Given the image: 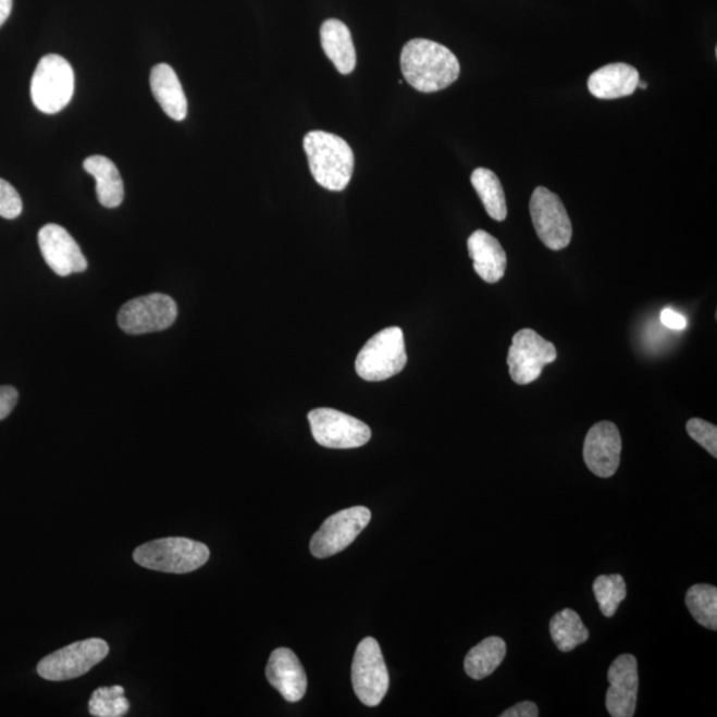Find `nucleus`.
Masks as SVG:
<instances>
[{"instance_id": "1", "label": "nucleus", "mask_w": 717, "mask_h": 717, "mask_svg": "<svg viewBox=\"0 0 717 717\" xmlns=\"http://www.w3.org/2000/svg\"><path fill=\"white\" fill-rule=\"evenodd\" d=\"M404 79L423 94L448 88L460 76V63L449 48L428 39H412L403 47Z\"/></svg>"}, {"instance_id": "2", "label": "nucleus", "mask_w": 717, "mask_h": 717, "mask_svg": "<svg viewBox=\"0 0 717 717\" xmlns=\"http://www.w3.org/2000/svg\"><path fill=\"white\" fill-rule=\"evenodd\" d=\"M312 177L322 188L345 190L353 178L355 158L342 137L323 131L309 132L304 138Z\"/></svg>"}, {"instance_id": "3", "label": "nucleus", "mask_w": 717, "mask_h": 717, "mask_svg": "<svg viewBox=\"0 0 717 717\" xmlns=\"http://www.w3.org/2000/svg\"><path fill=\"white\" fill-rule=\"evenodd\" d=\"M210 551L201 542L188 539H161L138 546L134 553L136 564L150 570L185 574L208 563Z\"/></svg>"}, {"instance_id": "4", "label": "nucleus", "mask_w": 717, "mask_h": 717, "mask_svg": "<svg viewBox=\"0 0 717 717\" xmlns=\"http://www.w3.org/2000/svg\"><path fill=\"white\" fill-rule=\"evenodd\" d=\"M406 343L400 327H387L373 335L361 348L355 370L367 382H383L407 366Z\"/></svg>"}, {"instance_id": "5", "label": "nucleus", "mask_w": 717, "mask_h": 717, "mask_svg": "<svg viewBox=\"0 0 717 717\" xmlns=\"http://www.w3.org/2000/svg\"><path fill=\"white\" fill-rule=\"evenodd\" d=\"M75 89V74L62 57L46 55L40 59L32 81V99L40 112L53 114L70 104Z\"/></svg>"}, {"instance_id": "6", "label": "nucleus", "mask_w": 717, "mask_h": 717, "mask_svg": "<svg viewBox=\"0 0 717 717\" xmlns=\"http://www.w3.org/2000/svg\"><path fill=\"white\" fill-rule=\"evenodd\" d=\"M110 653V646L99 638L70 644L41 659L38 673L51 682H62L82 677L92 670Z\"/></svg>"}, {"instance_id": "7", "label": "nucleus", "mask_w": 717, "mask_h": 717, "mask_svg": "<svg viewBox=\"0 0 717 717\" xmlns=\"http://www.w3.org/2000/svg\"><path fill=\"white\" fill-rule=\"evenodd\" d=\"M355 694L364 706L376 707L382 703L390 687V675L376 639L364 638L359 643L353 662Z\"/></svg>"}, {"instance_id": "8", "label": "nucleus", "mask_w": 717, "mask_h": 717, "mask_svg": "<svg viewBox=\"0 0 717 717\" xmlns=\"http://www.w3.org/2000/svg\"><path fill=\"white\" fill-rule=\"evenodd\" d=\"M312 436L322 447L353 449L370 442V427L357 418L331 408L312 409L309 413Z\"/></svg>"}, {"instance_id": "9", "label": "nucleus", "mask_w": 717, "mask_h": 717, "mask_svg": "<svg viewBox=\"0 0 717 717\" xmlns=\"http://www.w3.org/2000/svg\"><path fill=\"white\" fill-rule=\"evenodd\" d=\"M177 305L165 294H149L126 302L119 312L120 329L126 334L141 335L164 331L176 322Z\"/></svg>"}, {"instance_id": "10", "label": "nucleus", "mask_w": 717, "mask_h": 717, "mask_svg": "<svg viewBox=\"0 0 717 717\" xmlns=\"http://www.w3.org/2000/svg\"><path fill=\"white\" fill-rule=\"evenodd\" d=\"M557 359V349L532 329L518 331L509 347L508 366L511 381L527 385L537 381L546 364Z\"/></svg>"}, {"instance_id": "11", "label": "nucleus", "mask_w": 717, "mask_h": 717, "mask_svg": "<svg viewBox=\"0 0 717 717\" xmlns=\"http://www.w3.org/2000/svg\"><path fill=\"white\" fill-rule=\"evenodd\" d=\"M530 215L541 243L551 250H564L571 243L572 226L565 205L557 195L539 186L530 198Z\"/></svg>"}, {"instance_id": "12", "label": "nucleus", "mask_w": 717, "mask_h": 717, "mask_svg": "<svg viewBox=\"0 0 717 717\" xmlns=\"http://www.w3.org/2000/svg\"><path fill=\"white\" fill-rule=\"evenodd\" d=\"M371 511L364 506L337 511L323 522L311 540L310 551L317 558L335 556L353 544L369 526Z\"/></svg>"}, {"instance_id": "13", "label": "nucleus", "mask_w": 717, "mask_h": 717, "mask_svg": "<svg viewBox=\"0 0 717 717\" xmlns=\"http://www.w3.org/2000/svg\"><path fill=\"white\" fill-rule=\"evenodd\" d=\"M622 452V437L611 421H601L588 432L583 443V460L588 468L601 479H610L617 473Z\"/></svg>"}, {"instance_id": "14", "label": "nucleus", "mask_w": 717, "mask_h": 717, "mask_svg": "<svg viewBox=\"0 0 717 717\" xmlns=\"http://www.w3.org/2000/svg\"><path fill=\"white\" fill-rule=\"evenodd\" d=\"M38 240L41 256L53 273L69 276L87 270L88 262L81 246L64 227L48 224L40 228Z\"/></svg>"}, {"instance_id": "15", "label": "nucleus", "mask_w": 717, "mask_h": 717, "mask_svg": "<svg viewBox=\"0 0 717 717\" xmlns=\"http://www.w3.org/2000/svg\"><path fill=\"white\" fill-rule=\"evenodd\" d=\"M608 691L606 707L613 717H632L635 715L639 675L634 655L623 654L614 660L608 670Z\"/></svg>"}, {"instance_id": "16", "label": "nucleus", "mask_w": 717, "mask_h": 717, "mask_svg": "<svg viewBox=\"0 0 717 717\" xmlns=\"http://www.w3.org/2000/svg\"><path fill=\"white\" fill-rule=\"evenodd\" d=\"M269 683L286 702H299L306 695L307 677L298 656L290 648H276L267 667Z\"/></svg>"}, {"instance_id": "17", "label": "nucleus", "mask_w": 717, "mask_h": 717, "mask_svg": "<svg viewBox=\"0 0 717 717\" xmlns=\"http://www.w3.org/2000/svg\"><path fill=\"white\" fill-rule=\"evenodd\" d=\"M468 252L481 280L493 285L504 279L508 258L502 244L492 234L475 231L468 238Z\"/></svg>"}, {"instance_id": "18", "label": "nucleus", "mask_w": 717, "mask_h": 717, "mask_svg": "<svg viewBox=\"0 0 717 717\" xmlns=\"http://www.w3.org/2000/svg\"><path fill=\"white\" fill-rule=\"evenodd\" d=\"M639 72L625 63L608 64L589 77L590 94L601 100L628 98L638 88Z\"/></svg>"}, {"instance_id": "19", "label": "nucleus", "mask_w": 717, "mask_h": 717, "mask_svg": "<svg viewBox=\"0 0 717 717\" xmlns=\"http://www.w3.org/2000/svg\"><path fill=\"white\" fill-rule=\"evenodd\" d=\"M150 88L154 99L169 118L183 122L188 116V100L171 65L165 63L154 65L150 72Z\"/></svg>"}, {"instance_id": "20", "label": "nucleus", "mask_w": 717, "mask_h": 717, "mask_svg": "<svg viewBox=\"0 0 717 717\" xmlns=\"http://www.w3.org/2000/svg\"><path fill=\"white\" fill-rule=\"evenodd\" d=\"M321 44L325 55L342 75H349L357 65V51L351 33L345 23L329 20L321 27Z\"/></svg>"}, {"instance_id": "21", "label": "nucleus", "mask_w": 717, "mask_h": 717, "mask_svg": "<svg viewBox=\"0 0 717 717\" xmlns=\"http://www.w3.org/2000/svg\"><path fill=\"white\" fill-rule=\"evenodd\" d=\"M83 166L96 180V193L102 207H120L124 200V183L116 165L104 156H90Z\"/></svg>"}, {"instance_id": "22", "label": "nucleus", "mask_w": 717, "mask_h": 717, "mask_svg": "<svg viewBox=\"0 0 717 717\" xmlns=\"http://www.w3.org/2000/svg\"><path fill=\"white\" fill-rule=\"evenodd\" d=\"M506 656V643L498 636H490L469 651L463 668L469 678L482 680L497 670Z\"/></svg>"}, {"instance_id": "23", "label": "nucleus", "mask_w": 717, "mask_h": 717, "mask_svg": "<svg viewBox=\"0 0 717 717\" xmlns=\"http://www.w3.org/2000/svg\"><path fill=\"white\" fill-rule=\"evenodd\" d=\"M471 183L478 191L486 213L494 221L503 222L508 215L505 191L498 177L490 169L478 168L472 173Z\"/></svg>"}, {"instance_id": "24", "label": "nucleus", "mask_w": 717, "mask_h": 717, "mask_svg": "<svg viewBox=\"0 0 717 717\" xmlns=\"http://www.w3.org/2000/svg\"><path fill=\"white\" fill-rule=\"evenodd\" d=\"M551 635L558 650L570 653L589 641V630L582 619L571 608H565L551 620Z\"/></svg>"}, {"instance_id": "25", "label": "nucleus", "mask_w": 717, "mask_h": 717, "mask_svg": "<svg viewBox=\"0 0 717 717\" xmlns=\"http://www.w3.org/2000/svg\"><path fill=\"white\" fill-rule=\"evenodd\" d=\"M685 605L699 625L717 630V589L713 584L699 583L690 588Z\"/></svg>"}, {"instance_id": "26", "label": "nucleus", "mask_w": 717, "mask_h": 717, "mask_svg": "<svg viewBox=\"0 0 717 717\" xmlns=\"http://www.w3.org/2000/svg\"><path fill=\"white\" fill-rule=\"evenodd\" d=\"M595 599L606 618L616 616L620 602L628 596V588L622 576H599L593 583Z\"/></svg>"}, {"instance_id": "27", "label": "nucleus", "mask_w": 717, "mask_h": 717, "mask_svg": "<svg viewBox=\"0 0 717 717\" xmlns=\"http://www.w3.org/2000/svg\"><path fill=\"white\" fill-rule=\"evenodd\" d=\"M89 713L96 717H122L128 713L131 704L124 696L122 685L102 687L90 697Z\"/></svg>"}, {"instance_id": "28", "label": "nucleus", "mask_w": 717, "mask_h": 717, "mask_svg": "<svg viewBox=\"0 0 717 717\" xmlns=\"http://www.w3.org/2000/svg\"><path fill=\"white\" fill-rule=\"evenodd\" d=\"M687 432L699 445L717 457V427L702 419H691L687 423Z\"/></svg>"}, {"instance_id": "29", "label": "nucleus", "mask_w": 717, "mask_h": 717, "mask_svg": "<svg viewBox=\"0 0 717 717\" xmlns=\"http://www.w3.org/2000/svg\"><path fill=\"white\" fill-rule=\"evenodd\" d=\"M22 210L20 193L8 181L0 178V217L5 220H14L21 215Z\"/></svg>"}, {"instance_id": "30", "label": "nucleus", "mask_w": 717, "mask_h": 717, "mask_svg": "<svg viewBox=\"0 0 717 717\" xmlns=\"http://www.w3.org/2000/svg\"><path fill=\"white\" fill-rule=\"evenodd\" d=\"M17 391L10 385L0 387V420H4L15 408L17 403Z\"/></svg>"}, {"instance_id": "31", "label": "nucleus", "mask_w": 717, "mask_h": 717, "mask_svg": "<svg viewBox=\"0 0 717 717\" xmlns=\"http://www.w3.org/2000/svg\"><path fill=\"white\" fill-rule=\"evenodd\" d=\"M539 715V707L533 702H522L516 704L515 707L506 709L502 714V717H537Z\"/></svg>"}, {"instance_id": "32", "label": "nucleus", "mask_w": 717, "mask_h": 717, "mask_svg": "<svg viewBox=\"0 0 717 717\" xmlns=\"http://www.w3.org/2000/svg\"><path fill=\"white\" fill-rule=\"evenodd\" d=\"M660 322L665 327L671 330H684L687 327L685 318L672 309H665L660 312Z\"/></svg>"}, {"instance_id": "33", "label": "nucleus", "mask_w": 717, "mask_h": 717, "mask_svg": "<svg viewBox=\"0 0 717 717\" xmlns=\"http://www.w3.org/2000/svg\"><path fill=\"white\" fill-rule=\"evenodd\" d=\"M12 10V0H0V27L9 20Z\"/></svg>"}, {"instance_id": "34", "label": "nucleus", "mask_w": 717, "mask_h": 717, "mask_svg": "<svg viewBox=\"0 0 717 717\" xmlns=\"http://www.w3.org/2000/svg\"><path fill=\"white\" fill-rule=\"evenodd\" d=\"M638 87H641L642 89H646V88H647V84H644V83H642V82H639V83H638Z\"/></svg>"}]
</instances>
